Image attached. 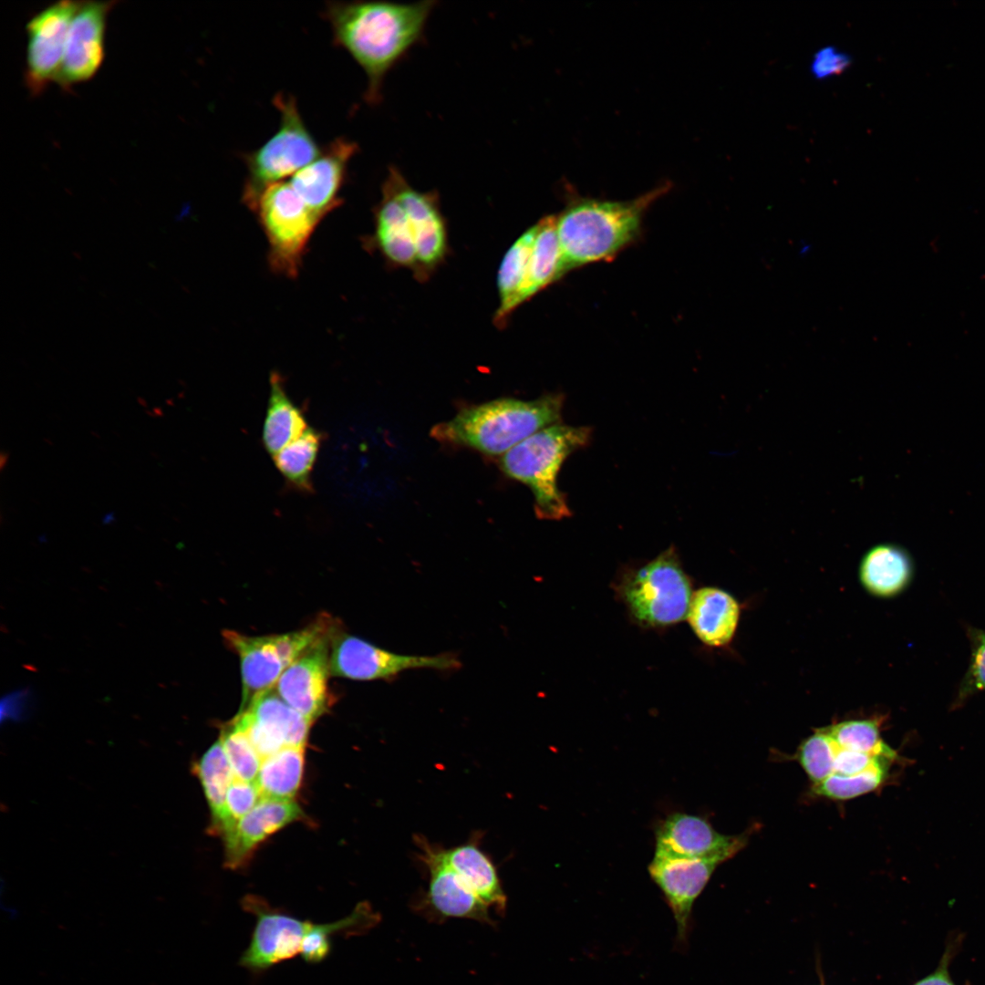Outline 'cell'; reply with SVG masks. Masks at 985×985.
I'll list each match as a JSON object with an SVG mask.
<instances>
[{
	"mask_svg": "<svg viewBox=\"0 0 985 985\" xmlns=\"http://www.w3.org/2000/svg\"><path fill=\"white\" fill-rule=\"evenodd\" d=\"M526 279L520 295L524 304L562 276V256L555 229V216L549 215L536 224Z\"/></svg>",
	"mask_w": 985,
	"mask_h": 985,
	"instance_id": "obj_26",
	"label": "cell"
},
{
	"mask_svg": "<svg viewBox=\"0 0 985 985\" xmlns=\"http://www.w3.org/2000/svg\"><path fill=\"white\" fill-rule=\"evenodd\" d=\"M366 243L388 264L427 280L450 249L437 192L416 190L396 166H390L374 210V231Z\"/></svg>",
	"mask_w": 985,
	"mask_h": 985,
	"instance_id": "obj_2",
	"label": "cell"
},
{
	"mask_svg": "<svg viewBox=\"0 0 985 985\" xmlns=\"http://www.w3.org/2000/svg\"><path fill=\"white\" fill-rule=\"evenodd\" d=\"M273 103L280 113L277 130L262 146L244 155L247 176L242 200L249 209L266 186L289 179L316 160L322 150L305 124L293 96L278 93Z\"/></svg>",
	"mask_w": 985,
	"mask_h": 985,
	"instance_id": "obj_7",
	"label": "cell"
},
{
	"mask_svg": "<svg viewBox=\"0 0 985 985\" xmlns=\"http://www.w3.org/2000/svg\"><path fill=\"white\" fill-rule=\"evenodd\" d=\"M153 411H154V414H156L157 416H162L163 415V412L160 408H157V407L154 408Z\"/></svg>",
	"mask_w": 985,
	"mask_h": 985,
	"instance_id": "obj_41",
	"label": "cell"
},
{
	"mask_svg": "<svg viewBox=\"0 0 985 985\" xmlns=\"http://www.w3.org/2000/svg\"><path fill=\"white\" fill-rule=\"evenodd\" d=\"M740 614V605L730 593L716 586H703L694 591L687 619L703 644L722 648L733 639Z\"/></svg>",
	"mask_w": 985,
	"mask_h": 985,
	"instance_id": "obj_21",
	"label": "cell"
},
{
	"mask_svg": "<svg viewBox=\"0 0 985 985\" xmlns=\"http://www.w3.org/2000/svg\"><path fill=\"white\" fill-rule=\"evenodd\" d=\"M242 906L256 920L250 943L239 960L242 967L262 972L300 955L303 939L312 921L273 908L257 896L244 897Z\"/></svg>",
	"mask_w": 985,
	"mask_h": 985,
	"instance_id": "obj_11",
	"label": "cell"
},
{
	"mask_svg": "<svg viewBox=\"0 0 985 985\" xmlns=\"http://www.w3.org/2000/svg\"><path fill=\"white\" fill-rule=\"evenodd\" d=\"M223 637L240 659L242 701L239 711H243L254 698L275 687L288 665L281 652L277 635L247 636L226 629Z\"/></svg>",
	"mask_w": 985,
	"mask_h": 985,
	"instance_id": "obj_20",
	"label": "cell"
},
{
	"mask_svg": "<svg viewBox=\"0 0 985 985\" xmlns=\"http://www.w3.org/2000/svg\"><path fill=\"white\" fill-rule=\"evenodd\" d=\"M668 189L662 185L627 202L581 198L569 202L555 216L563 274L626 247L638 233L645 210Z\"/></svg>",
	"mask_w": 985,
	"mask_h": 985,
	"instance_id": "obj_4",
	"label": "cell"
},
{
	"mask_svg": "<svg viewBox=\"0 0 985 985\" xmlns=\"http://www.w3.org/2000/svg\"><path fill=\"white\" fill-rule=\"evenodd\" d=\"M535 232L534 224L522 233L501 262L497 273L499 306L493 318L498 327H504L511 315L521 306L520 295L527 275Z\"/></svg>",
	"mask_w": 985,
	"mask_h": 985,
	"instance_id": "obj_25",
	"label": "cell"
},
{
	"mask_svg": "<svg viewBox=\"0 0 985 985\" xmlns=\"http://www.w3.org/2000/svg\"><path fill=\"white\" fill-rule=\"evenodd\" d=\"M262 799L255 782L234 778L231 783L225 800V822L222 836L230 832L236 823L247 814Z\"/></svg>",
	"mask_w": 985,
	"mask_h": 985,
	"instance_id": "obj_36",
	"label": "cell"
},
{
	"mask_svg": "<svg viewBox=\"0 0 985 985\" xmlns=\"http://www.w3.org/2000/svg\"><path fill=\"white\" fill-rule=\"evenodd\" d=\"M116 1H81L71 22L56 83L70 91L93 78L105 58L107 19Z\"/></svg>",
	"mask_w": 985,
	"mask_h": 985,
	"instance_id": "obj_13",
	"label": "cell"
},
{
	"mask_svg": "<svg viewBox=\"0 0 985 985\" xmlns=\"http://www.w3.org/2000/svg\"><path fill=\"white\" fill-rule=\"evenodd\" d=\"M251 210L266 236L271 269L286 277H296L307 244L322 220L288 181L266 186Z\"/></svg>",
	"mask_w": 985,
	"mask_h": 985,
	"instance_id": "obj_8",
	"label": "cell"
},
{
	"mask_svg": "<svg viewBox=\"0 0 985 985\" xmlns=\"http://www.w3.org/2000/svg\"><path fill=\"white\" fill-rule=\"evenodd\" d=\"M721 864L709 859L670 857L654 854L648 874L669 907L677 928V943L685 946L691 929L692 907Z\"/></svg>",
	"mask_w": 985,
	"mask_h": 985,
	"instance_id": "obj_16",
	"label": "cell"
},
{
	"mask_svg": "<svg viewBox=\"0 0 985 985\" xmlns=\"http://www.w3.org/2000/svg\"><path fill=\"white\" fill-rule=\"evenodd\" d=\"M656 855L709 859L720 864L731 859L747 844L746 834L727 835L716 831L707 818L673 812L655 828Z\"/></svg>",
	"mask_w": 985,
	"mask_h": 985,
	"instance_id": "obj_12",
	"label": "cell"
},
{
	"mask_svg": "<svg viewBox=\"0 0 985 985\" xmlns=\"http://www.w3.org/2000/svg\"><path fill=\"white\" fill-rule=\"evenodd\" d=\"M146 412H147V413H148V414H149V415H150V417H154V415H155L154 413H151V412H150V411H148V410H146Z\"/></svg>",
	"mask_w": 985,
	"mask_h": 985,
	"instance_id": "obj_43",
	"label": "cell"
},
{
	"mask_svg": "<svg viewBox=\"0 0 985 985\" xmlns=\"http://www.w3.org/2000/svg\"><path fill=\"white\" fill-rule=\"evenodd\" d=\"M563 406L562 394L533 400L499 398L461 409L451 420L434 425L430 434L443 444L502 456L535 432L560 423Z\"/></svg>",
	"mask_w": 985,
	"mask_h": 985,
	"instance_id": "obj_3",
	"label": "cell"
},
{
	"mask_svg": "<svg viewBox=\"0 0 985 985\" xmlns=\"http://www.w3.org/2000/svg\"><path fill=\"white\" fill-rule=\"evenodd\" d=\"M324 435L308 427L296 440L273 456L275 465L285 482L302 493H313L312 474Z\"/></svg>",
	"mask_w": 985,
	"mask_h": 985,
	"instance_id": "obj_29",
	"label": "cell"
},
{
	"mask_svg": "<svg viewBox=\"0 0 985 985\" xmlns=\"http://www.w3.org/2000/svg\"><path fill=\"white\" fill-rule=\"evenodd\" d=\"M81 1L55 2L30 17L24 82L30 95H41L59 73L71 22Z\"/></svg>",
	"mask_w": 985,
	"mask_h": 985,
	"instance_id": "obj_10",
	"label": "cell"
},
{
	"mask_svg": "<svg viewBox=\"0 0 985 985\" xmlns=\"http://www.w3.org/2000/svg\"><path fill=\"white\" fill-rule=\"evenodd\" d=\"M841 748L872 755H892L897 752L880 737L876 720H851L824 728Z\"/></svg>",
	"mask_w": 985,
	"mask_h": 985,
	"instance_id": "obj_32",
	"label": "cell"
},
{
	"mask_svg": "<svg viewBox=\"0 0 985 985\" xmlns=\"http://www.w3.org/2000/svg\"><path fill=\"white\" fill-rule=\"evenodd\" d=\"M113 514H114L113 513H108V514H107V515H106V516L104 517V519H103V523H104V524H108V523H110L111 521H113V520H114Z\"/></svg>",
	"mask_w": 985,
	"mask_h": 985,
	"instance_id": "obj_40",
	"label": "cell"
},
{
	"mask_svg": "<svg viewBox=\"0 0 985 985\" xmlns=\"http://www.w3.org/2000/svg\"><path fill=\"white\" fill-rule=\"evenodd\" d=\"M211 812L210 832L222 835L225 822V800L228 788L235 778L218 739L192 765Z\"/></svg>",
	"mask_w": 985,
	"mask_h": 985,
	"instance_id": "obj_27",
	"label": "cell"
},
{
	"mask_svg": "<svg viewBox=\"0 0 985 985\" xmlns=\"http://www.w3.org/2000/svg\"><path fill=\"white\" fill-rule=\"evenodd\" d=\"M960 942L959 938H955L953 940H950L935 970L918 980L913 985H956L949 974V965L957 953Z\"/></svg>",
	"mask_w": 985,
	"mask_h": 985,
	"instance_id": "obj_38",
	"label": "cell"
},
{
	"mask_svg": "<svg viewBox=\"0 0 985 985\" xmlns=\"http://www.w3.org/2000/svg\"><path fill=\"white\" fill-rule=\"evenodd\" d=\"M0 459H1L0 466H1V470L3 471L5 466V463L7 462V460H8V452H6L5 451H2Z\"/></svg>",
	"mask_w": 985,
	"mask_h": 985,
	"instance_id": "obj_39",
	"label": "cell"
},
{
	"mask_svg": "<svg viewBox=\"0 0 985 985\" xmlns=\"http://www.w3.org/2000/svg\"><path fill=\"white\" fill-rule=\"evenodd\" d=\"M419 857L429 872L424 903L441 918H467L491 923L489 907L461 880L447 863L442 847L417 837Z\"/></svg>",
	"mask_w": 985,
	"mask_h": 985,
	"instance_id": "obj_18",
	"label": "cell"
},
{
	"mask_svg": "<svg viewBox=\"0 0 985 985\" xmlns=\"http://www.w3.org/2000/svg\"><path fill=\"white\" fill-rule=\"evenodd\" d=\"M235 718L262 760L285 747H306L312 725L288 706L274 688L254 698Z\"/></svg>",
	"mask_w": 985,
	"mask_h": 985,
	"instance_id": "obj_15",
	"label": "cell"
},
{
	"mask_svg": "<svg viewBox=\"0 0 985 985\" xmlns=\"http://www.w3.org/2000/svg\"><path fill=\"white\" fill-rule=\"evenodd\" d=\"M306 747H285L262 760L255 783L262 798L293 801L300 788Z\"/></svg>",
	"mask_w": 985,
	"mask_h": 985,
	"instance_id": "obj_28",
	"label": "cell"
},
{
	"mask_svg": "<svg viewBox=\"0 0 985 985\" xmlns=\"http://www.w3.org/2000/svg\"><path fill=\"white\" fill-rule=\"evenodd\" d=\"M378 920L371 907L366 902L359 903L347 917L324 924H312L306 934L300 950L302 959L309 964H317L329 956L332 949L331 937L339 934H356L370 928Z\"/></svg>",
	"mask_w": 985,
	"mask_h": 985,
	"instance_id": "obj_30",
	"label": "cell"
},
{
	"mask_svg": "<svg viewBox=\"0 0 985 985\" xmlns=\"http://www.w3.org/2000/svg\"><path fill=\"white\" fill-rule=\"evenodd\" d=\"M450 866L489 907L503 912L506 896L492 859L480 847L475 835L468 842L448 849L442 848Z\"/></svg>",
	"mask_w": 985,
	"mask_h": 985,
	"instance_id": "obj_23",
	"label": "cell"
},
{
	"mask_svg": "<svg viewBox=\"0 0 985 985\" xmlns=\"http://www.w3.org/2000/svg\"><path fill=\"white\" fill-rule=\"evenodd\" d=\"M138 400H140V401H138L140 404H141L144 407H147V403L142 399L139 398Z\"/></svg>",
	"mask_w": 985,
	"mask_h": 985,
	"instance_id": "obj_42",
	"label": "cell"
},
{
	"mask_svg": "<svg viewBox=\"0 0 985 985\" xmlns=\"http://www.w3.org/2000/svg\"><path fill=\"white\" fill-rule=\"evenodd\" d=\"M613 587L630 618L655 629L687 618L694 593L673 546L641 565L623 570Z\"/></svg>",
	"mask_w": 985,
	"mask_h": 985,
	"instance_id": "obj_6",
	"label": "cell"
},
{
	"mask_svg": "<svg viewBox=\"0 0 985 985\" xmlns=\"http://www.w3.org/2000/svg\"><path fill=\"white\" fill-rule=\"evenodd\" d=\"M852 64L851 57L834 46L818 49L810 63V73L817 80H824L844 73Z\"/></svg>",
	"mask_w": 985,
	"mask_h": 985,
	"instance_id": "obj_37",
	"label": "cell"
},
{
	"mask_svg": "<svg viewBox=\"0 0 985 985\" xmlns=\"http://www.w3.org/2000/svg\"><path fill=\"white\" fill-rule=\"evenodd\" d=\"M967 635L970 642V660L953 707L961 706L973 694L985 690V630L969 627Z\"/></svg>",
	"mask_w": 985,
	"mask_h": 985,
	"instance_id": "obj_35",
	"label": "cell"
},
{
	"mask_svg": "<svg viewBox=\"0 0 985 985\" xmlns=\"http://www.w3.org/2000/svg\"><path fill=\"white\" fill-rule=\"evenodd\" d=\"M219 740L234 777L247 782H255L262 759L235 717L225 724Z\"/></svg>",
	"mask_w": 985,
	"mask_h": 985,
	"instance_id": "obj_33",
	"label": "cell"
},
{
	"mask_svg": "<svg viewBox=\"0 0 985 985\" xmlns=\"http://www.w3.org/2000/svg\"><path fill=\"white\" fill-rule=\"evenodd\" d=\"M892 763V762H881L853 775L832 774L824 781L813 784V793L818 796L841 801L864 795L883 784L887 779Z\"/></svg>",
	"mask_w": 985,
	"mask_h": 985,
	"instance_id": "obj_31",
	"label": "cell"
},
{
	"mask_svg": "<svg viewBox=\"0 0 985 985\" xmlns=\"http://www.w3.org/2000/svg\"><path fill=\"white\" fill-rule=\"evenodd\" d=\"M910 555L901 546L880 544L862 557L858 576L863 587L872 596L889 598L899 595L913 576Z\"/></svg>",
	"mask_w": 985,
	"mask_h": 985,
	"instance_id": "obj_22",
	"label": "cell"
},
{
	"mask_svg": "<svg viewBox=\"0 0 985 985\" xmlns=\"http://www.w3.org/2000/svg\"><path fill=\"white\" fill-rule=\"evenodd\" d=\"M304 817L303 811L294 800L262 798L223 837L226 866L239 868L265 839Z\"/></svg>",
	"mask_w": 985,
	"mask_h": 985,
	"instance_id": "obj_19",
	"label": "cell"
},
{
	"mask_svg": "<svg viewBox=\"0 0 985 985\" xmlns=\"http://www.w3.org/2000/svg\"><path fill=\"white\" fill-rule=\"evenodd\" d=\"M337 625L281 674L274 689L292 709L313 723L331 705L328 690L330 641Z\"/></svg>",
	"mask_w": 985,
	"mask_h": 985,
	"instance_id": "obj_14",
	"label": "cell"
},
{
	"mask_svg": "<svg viewBox=\"0 0 985 985\" xmlns=\"http://www.w3.org/2000/svg\"><path fill=\"white\" fill-rule=\"evenodd\" d=\"M329 666L332 676L368 681L392 679L409 669L454 671L460 669L461 662L452 652L431 656L390 652L338 627L331 637Z\"/></svg>",
	"mask_w": 985,
	"mask_h": 985,
	"instance_id": "obj_9",
	"label": "cell"
},
{
	"mask_svg": "<svg viewBox=\"0 0 985 985\" xmlns=\"http://www.w3.org/2000/svg\"><path fill=\"white\" fill-rule=\"evenodd\" d=\"M308 427L302 410L289 397L283 378L272 372L262 435L265 451L275 456Z\"/></svg>",
	"mask_w": 985,
	"mask_h": 985,
	"instance_id": "obj_24",
	"label": "cell"
},
{
	"mask_svg": "<svg viewBox=\"0 0 985 985\" xmlns=\"http://www.w3.org/2000/svg\"><path fill=\"white\" fill-rule=\"evenodd\" d=\"M591 428L557 423L529 436L500 457L499 467L510 479L526 485L534 496L537 518L571 516L565 494L559 490V471L574 451L586 446Z\"/></svg>",
	"mask_w": 985,
	"mask_h": 985,
	"instance_id": "obj_5",
	"label": "cell"
},
{
	"mask_svg": "<svg viewBox=\"0 0 985 985\" xmlns=\"http://www.w3.org/2000/svg\"><path fill=\"white\" fill-rule=\"evenodd\" d=\"M435 1L328 2L323 12L333 43L345 49L367 76V103L380 102L387 74L420 43Z\"/></svg>",
	"mask_w": 985,
	"mask_h": 985,
	"instance_id": "obj_1",
	"label": "cell"
},
{
	"mask_svg": "<svg viewBox=\"0 0 985 985\" xmlns=\"http://www.w3.org/2000/svg\"><path fill=\"white\" fill-rule=\"evenodd\" d=\"M358 144L337 138L322 148L319 156L287 181L308 208L321 220L341 205L340 192L346 181Z\"/></svg>",
	"mask_w": 985,
	"mask_h": 985,
	"instance_id": "obj_17",
	"label": "cell"
},
{
	"mask_svg": "<svg viewBox=\"0 0 985 985\" xmlns=\"http://www.w3.org/2000/svg\"><path fill=\"white\" fill-rule=\"evenodd\" d=\"M835 743L824 730H816L799 746L796 759L813 784L834 773Z\"/></svg>",
	"mask_w": 985,
	"mask_h": 985,
	"instance_id": "obj_34",
	"label": "cell"
}]
</instances>
